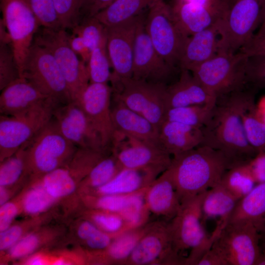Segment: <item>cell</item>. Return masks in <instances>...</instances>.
<instances>
[{
  "label": "cell",
  "mask_w": 265,
  "mask_h": 265,
  "mask_svg": "<svg viewBox=\"0 0 265 265\" xmlns=\"http://www.w3.org/2000/svg\"><path fill=\"white\" fill-rule=\"evenodd\" d=\"M238 200L219 183L207 190L203 198V222L205 225L208 220H216L215 229L221 232L227 225Z\"/></svg>",
  "instance_id": "4dcf8cb0"
},
{
  "label": "cell",
  "mask_w": 265,
  "mask_h": 265,
  "mask_svg": "<svg viewBox=\"0 0 265 265\" xmlns=\"http://www.w3.org/2000/svg\"><path fill=\"white\" fill-rule=\"evenodd\" d=\"M247 59L248 56L239 51L219 52L190 72L217 99L245 87Z\"/></svg>",
  "instance_id": "5b68a950"
},
{
  "label": "cell",
  "mask_w": 265,
  "mask_h": 265,
  "mask_svg": "<svg viewBox=\"0 0 265 265\" xmlns=\"http://www.w3.org/2000/svg\"><path fill=\"white\" fill-rule=\"evenodd\" d=\"M20 78L11 45L0 43V90Z\"/></svg>",
  "instance_id": "bcb514c9"
},
{
  "label": "cell",
  "mask_w": 265,
  "mask_h": 265,
  "mask_svg": "<svg viewBox=\"0 0 265 265\" xmlns=\"http://www.w3.org/2000/svg\"><path fill=\"white\" fill-rule=\"evenodd\" d=\"M64 28H39L33 42L52 54L66 82L72 101H75L90 83L87 64L71 49Z\"/></svg>",
  "instance_id": "8992f818"
},
{
  "label": "cell",
  "mask_w": 265,
  "mask_h": 265,
  "mask_svg": "<svg viewBox=\"0 0 265 265\" xmlns=\"http://www.w3.org/2000/svg\"><path fill=\"white\" fill-rule=\"evenodd\" d=\"M248 56L256 55H265V35L256 36L252 38L239 50Z\"/></svg>",
  "instance_id": "11a10c76"
},
{
  "label": "cell",
  "mask_w": 265,
  "mask_h": 265,
  "mask_svg": "<svg viewBox=\"0 0 265 265\" xmlns=\"http://www.w3.org/2000/svg\"><path fill=\"white\" fill-rule=\"evenodd\" d=\"M18 196L21 213L27 217L54 212L53 209L60 204L51 196L39 182L34 178L30 179Z\"/></svg>",
  "instance_id": "e575fe53"
},
{
  "label": "cell",
  "mask_w": 265,
  "mask_h": 265,
  "mask_svg": "<svg viewBox=\"0 0 265 265\" xmlns=\"http://www.w3.org/2000/svg\"><path fill=\"white\" fill-rule=\"evenodd\" d=\"M67 232L62 224L43 225L26 235L0 255V263H16L36 252L57 245L66 240Z\"/></svg>",
  "instance_id": "ffe728a7"
},
{
  "label": "cell",
  "mask_w": 265,
  "mask_h": 265,
  "mask_svg": "<svg viewBox=\"0 0 265 265\" xmlns=\"http://www.w3.org/2000/svg\"><path fill=\"white\" fill-rule=\"evenodd\" d=\"M197 265H228L221 253L212 245L202 257Z\"/></svg>",
  "instance_id": "9f6ffc18"
},
{
  "label": "cell",
  "mask_w": 265,
  "mask_h": 265,
  "mask_svg": "<svg viewBox=\"0 0 265 265\" xmlns=\"http://www.w3.org/2000/svg\"><path fill=\"white\" fill-rule=\"evenodd\" d=\"M162 172L153 168H123L107 184L88 194L128 195L137 193L147 189Z\"/></svg>",
  "instance_id": "83f0119b"
},
{
  "label": "cell",
  "mask_w": 265,
  "mask_h": 265,
  "mask_svg": "<svg viewBox=\"0 0 265 265\" xmlns=\"http://www.w3.org/2000/svg\"><path fill=\"white\" fill-rule=\"evenodd\" d=\"M242 222L251 223L259 232L265 227V182L238 201L228 224Z\"/></svg>",
  "instance_id": "d6a6232c"
},
{
  "label": "cell",
  "mask_w": 265,
  "mask_h": 265,
  "mask_svg": "<svg viewBox=\"0 0 265 265\" xmlns=\"http://www.w3.org/2000/svg\"><path fill=\"white\" fill-rule=\"evenodd\" d=\"M206 191L182 203L168 222L173 250L185 259V265H197L217 237L213 232L208 234L202 221L201 203Z\"/></svg>",
  "instance_id": "3957f363"
},
{
  "label": "cell",
  "mask_w": 265,
  "mask_h": 265,
  "mask_svg": "<svg viewBox=\"0 0 265 265\" xmlns=\"http://www.w3.org/2000/svg\"><path fill=\"white\" fill-rule=\"evenodd\" d=\"M260 234L251 223H229L214 240V246L228 265H255L261 248Z\"/></svg>",
  "instance_id": "9a60e30c"
},
{
  "label": "cell",
  "mask_w": 265,
  "mask_h": 265,
  "mask_svg": "<svg viewBox=\"0 0 265 265\" xmlns=\"http://www.w3.org/2000/svg\"><path fill=\"white\" fill-rule=\"evenodd\" d=\"M175 1L192 3L221 12H226L231 0H173Z\"/></svg>",
  "instance_id": "6f0895ef"
},
{
  "label": "cell",
  "mask_w": 265,
  "mask_h": 265,
  "mask_svg": "<svg viewBox=\"0 0 265 265\" xmlns=\"http://www.w3.org/2000/svg\"><path fill=\"white\" fill-rule=\"evenodd\" d=\"M246 84L256 90L265 88V55L248 56Z\"/></svg>",
  "instance_id": "681fc988"
},
{
  "label": "cell",
  "mask_w": 265,
  "mask_h": 265,
  "mask_svg": "<svg viewBox=\"0 0 265 265\" xmlns=\"http://www.w3.org/2000/svg\"><path fill=\"white\" fill-rule=\"evenodd\" d=\"M216 100L187 70H180L178 79L166 86V110L189 106L213 105Z\"/></svg>",
  "instance_id": "cb8c5ba5"
},
{
  "label": "cell",
  "mask_w": 265,
  "mask_h": 265,
  "mask_svg": "<svg viewBox=\"0 0 265 265\" xmlns=\"http://www.w3.org/2000/svg\"><path fill=\"white\" fill-rule=\"evenodd\" d=\"M23 146L30 178L41 177L66 165L78 148L62 134L53 116Z\"/></svg>",
  "instance_id": "277c9868"
},
{
  "label": "cell",
  "mask_w": 265,
  "mask_h": 265,
  "mask_svg": "<svg viewBox=\"0 0 265 265\" xmlns=\"http://www.w3.org/2000/svg\"><path fill=\"white\" fill-rule=\"evenodd\" d=\"M144 198L150 213L160 220L169 222L177 214L181 203L169 168L148 187Z\"/></svg>",
  "instance_id": "44dd1931"
},
{
  "label": "cell",
  "mask_w": 265,
  "mask_h": 265,
  "mask_svg": "<svg viewBox=\"0 0 265 265\" xmlns=\"http://www.w3.org/2000/svg\"><path fill=\"white\" fill-rule=\"evenodd\" d=\"M111 84L112 99L142 115L159 130L166 112L167 85L132 78Z\"/></svg>",
  "instance_id": "9c48e42d"
},
{
  "label": "cell",
  "mask_w": 265,
  "mask_h": 265,
  "mask_svg": "<svg viewBox=\"0 0 265 265\" xmlns=\"http://www.w3.org/2000/svg\"><path fill=\"white\" fill-rule=\"evenodd\" d=\"M1 18L11 40L15 59L22 77L24 64L34 36L41 26L25 0H0Z\"/></svg>",
  "instance_id": "7c38bea8"
},
{
  "label": "cell",
  "mask_w": 265,
  "mask_h": 265,
  "mask_svg": "<svg viewBox=\"0 0 265 265\" xmlns=\"http://www.w3.org/2000/svg\"><path fill=\"white\" fill-rule=\"evenodd\" d=\"M58 103L52 98L17 115H0V161L19 150L53 116Z\"/></svg>",
  "instance_id": "52a82bcc"
},
{
  "label": "cell",
  "mask_w": 265,
  "mask_h": 265,
  "mask_svg": "<svg viewBox=\"0 0 265 265\" xmlns=\"http://www.w3.org/2000/svg\"><path fill=\"white\" fill-rule=\"evenodd\" d=\"M146 224L128 230L115 237L105 249L85 251L87 265H125L138 241L145 232Z\"/></svg>",
  "instance_id": "4316f807"
},
{
  "label": "cell",
  "mask_w": 265,
  "mask_h": 265,
  "mask_svg": "<svg viewBox=\"0 0 265 265\" xmlns=\"http://www.w3.org/2000/svg\"><path fill=\"white\" fill-rule=\"evenodd\" d=\"M62 28L72 29L81 20V0H53Z\"/></svg>",
  "instance_id": "c3c4849f"
},
{
  "label": "cell",
  "mask_w": 265,
  "mask_h": 265,
  "mask_svg": "<svg viewBox=\"0 0 265 265\" xmlns=\"http://www.w3.org/2000/svg\"><path fill=\"white\" fill-rule=\"evenodd\" d=\"M244 88L217 98L208 121L201 128L203 138L200 145L222 152L230 168L247 163L257 154L247 141L240 116Z\"/></svg>",
  "instance_id": "6da1fadb"
},
{
  "label": "cell",
  "mask_w": 265,
  "mask_h": 265,
  "mask_svg": "<svg viewBox=\"0 0 265 265\" xmlns=\"http://www.w3.org/2000/svg\"><path fill=\"white\" fill-rule=\"evenodd\" d=\"M53 118L64 136L78 148L111 152L79 104L72 101L58 106Z\"/></svg>",
  "instance_id": "e0dca14e"
},
{
  "label": "cell",
  "mask_w": 265,
  "mask_h": 265,
  "mask_svg": "<svg viewBox=\"0 0 265 265\" xmlns=\"http://www.w3.org/2000/svg\"><path fill=\"white\" fill-rule=\"evenodd\" d=\"M115 238L90 221L78 216L68 227L66 238L85 251H97L106 248Z\"/></svg>",
  "instance_id": "836d02e7"
},
{
  "label": "cell",
  "mask_w": 265,
  "mask_h": 265,
  "mask_svg": "<svg viewBox=\"0 0 265 265\" xmlns=\"http://www.w3.org/2000/svg\"><path fill=\"white\" fill-rule=\"evenodd\" d=\"M221 20L188 37L179 60L178 67L180 70L191 71L219 52Z\"/></svg>",
  "instance_id": "7402d4cb"
},
{
  "label": "cell",
  "mask_w": 265,
  "mask_h": 265,
  "mask_svg": "<svg viewBox=\"0 0 265 265\" xmlns=\"http://www.w3.org/2000/svg\"><path fill=\"white\" fill-rule=\"evenodd\" d=\"M0 162V186L18 189L24 187L30 176L24 146Z\"/></svg>",
  "instance_id": "74e56055"
},
{
  "label": "cell",
  "mask_w": 265,
  "mask_h": 265,
  "mask_svg": "<svg viewBox=\"0 0 265 265\" xmlns=\"http://www.w3.org/2000/svg\"><path fill=\"white\" fill-rule=\"evenodd\" d=\"M21 207L18 195L0 207V232L8 229L14 220L21 214Z\"/></svg>",
  "instance_id": "f907efd6"
},
{
  "label": "cell",
  "mask_w": 265,
  "mask_h": 265,
  "mask_svg": "<svg viewBox=\"0 0 265 265\" xmlns=\"http://www.w3.org/2000/svg\"><path fill=\"white\" fill-rule=\"evenodd\" d=\"M265 9V0H231L221 20L219 52L239 51L261 25Z\"/></svg>",
  "instance_id": "ba28073f"
},
{
  "label": "cell",
  "mask_w": 265,
  "mask_h": 265,
  "mask_svg": "<svg viewBox=\"0 0 265 265\" xmlns=\"http://www.w3.org/2000/svg\"><path fill=\"white\" fill-rule=\"evenodd\" d=\"M136 193L128 195H83L79 196L86 208L121 213L131 203Z\"/></svg>",
  "instance_id": "7bdbcfd3"
},
{
  "label": "cell",
  "mask_w": 265,
  "mask_h": 265,
  "mask_svg": "<svg viewBox=\"0 0 265 265\" xmlns=\"http://www.w3.org/2000/svg\"><path fill=\"white\" fill-rule=\"evenodd\" d=\"M111 116L115 131L159 144V129L156 126L142 115L112 97Z\"/></svg>",
  "instance_id": "484cf974"
},
{
  "label": "cell",
  "mask_w": 265,
  "mask_h": 265,
  "mask_svg": "<svg viewBox=\"0 0 265 265\" xmlns=\"http://www.w3.org/2000/svg\"><path fill=\"white\" fill-rule=\"evenodd\" d=\"M219 183L238 200L248 194L257 184L247 163L228 169Z\"/></svg>",
  "instance_id": "60d3db41"
},
{
  "label": "cell",
  "mask_w": 265,
  "mask_h": 265,
  "mask_svg": "<svg viewBox=\"0 0 265 265\" xmlns=\"http://www.w3.org/2000/svg\"><path fill=\"white\" fill-rule=\"evenodd\" d=\"M112 88L108 83H89L77 102L100 135L104 146L111 150L115 132L111 116Z\"/></svg>",
  "instance_id": "d6986e66"
},
{
  "label": "cell",
  "mask_w": 265,
  "mask_h": 265,
  "mask_svg": "<svg viewBox=\"0 0 265 265\" xmlns=\"http://www.w3.org/2000/svg\"><path fill=\"white\" fill-rule=\"evenodd\" d=\"M185 259L173 248L168 222H149L125 265H185Z\"/></svg>",
  "instance_id": "4fadbf2b"
},
{
  "label": "cell",
  "mask_w": 265,
  "mask_h": 265,
  "mask_svg": "<svg viewBox=\"0 0 265 265\" xmlns=\"http://www.w3.org/2000/svg\"><path fill=\"white\" fill-rule=\"evenodd\" d=\"M155 0H115L94 17L106 27L114 26L140 15Z\"/></svg>",
  "instance_id": "d590c367"
},
{
  "label": "cell",
  "mask_w": 265,
  "mask_h": 265,
  "mask_svg": "<svg viewBox=\"0 0 265 265\" xmlns=\"http://www.w3.org/2000/svg\"><path fill=\"white\" fill-rule=\"evenodd\" d=\"M201 129L181 123L164 121L159 130V142L174 156L192 149L202 141Z\"/></svg>",
  "instance_id": "f546056e"
},
{
  "label": "cell",
  "mask_w": 265,
  "mask_h": 265,
  "mask_svg": "<svg viewBox=\"0 0 265 265\" xmlns=\"http://www.w3.org/2000/svg\"><path fill=\"white\" fill-rule=\"evenodd\" d=\"M1 91L0 113L17 115L26 112L49 98L25 78H20Z\"/></svg>",
  "instance_id": "603a6c76"
},
{
  "label": "cell",
  "mask_w": 265,
  "mask_h": 265,
  "mask_svg": "<svg viewBox=\"0 0 265 265\" xmlns=\"http://www.w3.org/2000/svg\"><path fill=\"white\" fill-rule=\"evenodd\" d=\"M215 104L169 108L166 110L164 121L177 122L201 129L208 121Z\"/></svg>",
  "instance_id": "b9f144b4"
},
{
  "label": "cell",
  "mask_w": 265,
  "mask_h": 265,
  "mask_svg": "<svg viewBox=\"0 0 265 265\" xmlns=\"http://www.w3.org/2000/svg\"><path fill=\"white\" fill-rule=\"evenodd\" d=\"M123 167L111 152L101 159L80 184L78 194H88L104 186L118 174Z\"/></svg>",
  "instance_id": "8d00e7d4"
},
{
  "label": "cell",
  "mask_w": 265,
  "mask_h": 265,
  "mask_svg": "<svg viewBox=\"0 0 265 265\" xmlns=\"http://www.w3.org/2000/svg\"><path fill=\"white\" fill-rule=\"evenodd\" d=\"M22 78L59 104L72 102L63 74L52 54L33 42L26 58Z\"/></svg>",
  "instance_id": "8fae6325"
},
{
  "label": "cell",
  "mask_w": 265,
  "mask_h": 265,
  "mask_svg": "<svg viewBox=\"0 0 265 265\" xmlns=\"http://www.w3.org/2000/svg\"><path fill=\"white\" fill-rule=\"evenodd\" d=\"M19 189L0 186V206L12 199L14 193Z\"/></svg>",
  "instance_id": "680465c9"
},
{
  "label": "cell",
  "mask_w": 265,
  "mask_h": 265,
  "mask_svg": "<svg viewBox=\"0 0 265 265\" xmlns=\"http://www.w3.org/2000/svg\"><path fill=\"white\" fill-rule=\"evenodd\" d=\"M25 0L33 12L41 27L54 29L62 28L53 0Z\"/></svg>",
  "instance_id": "7dc6e473"
},
{
  "label": "cell",
  "mask_w": 265,
  "mask_h": 265,
  "mask_svg": "<svg viewBox=\"0 0 265 265\" xmlns=\"http://www.w3.org/2000/svg\"><path fill=\"white\" fill-rule=\"evenodd\" d=\"M68 42L73 51L87 64L91 54V51L82 38L72 33L68 35Z\"/></svg>",
  "instance_id": "db71d44e"
},
{
  "label": "cell",
  "mask_w": 265,
  "mask_h": 265,
  "mask_svg": "<svg viewBox=\"0 0 265 265\" xmlns=\"http://www.w3.org/2000/svg\"><path fill=\"white\" fill-rule=\"evenodd\" d=\"M247 164L257 184L265 182V151L257 153Z\"/></svg>",
  "instance_id": "816d5d0a"
},
{
  "label": "cell",
  "mask_w": 265,
  "mask_h": 265,
  "mask_svg": "<svg viewBox=\"0 0 265 265\" xmlns=\"http://www.w3.org/2000/svg\"><path fill=\"white\" fill-rule=\"evenodd\" d=\"M169 168L182 203L217 185L230 164L220 151L199 145L172 156Z\"/></svg>",
  "instance_id": "7a4b0ae2"
},
{
  "label": "cell",
  "mask_w": 265,
  "mask_h": 265,
  "mask_svg": "<svg viewBox=\"0 0 265 265\" xmlns=\"http://www.w3.org/2000/svg\"><path fill=\"white\" fill-rule=\"evenodd\" d=\"M83 172L71 162L54 170L37 180L53 198L62 204L63 201L79 197L78 190L80 184L84 178Z\"/></svg>",
  "instance_id": "f1b7e54d"
},
{
  "label": "cell",
  "mask_w": 265,
  "mask_h": 265,
  "mask_svg": "<svg viewBox=\"0 0 265 265\" xmlns=\"http://www.w3.org/2000/svg\"><path fill=\"white\" fill-rule=\"evenodd\" d=\"M255 265H265V250L261 249L260 254Z\"/></svg>",
  "instance_id": "91938a15"
},
{
  "label": "cell",
  "mask_w": 265,
  "mask_h": 265,
  "mask_svg": "<svg viewBox=\"0 0 265 265\" xmlns=\"http://www.w3.org/2000/svg\"><path fill=\"white\" fill-rule=\"evenodd\" d=\"M115 0H81V20L94 16ZM81 21V20H80Z\"/></svg>",
  "instance_id": "f5cc1de1"
},
{
  "label": "cell",
  "mask_w": 265,
  "mask_h": 265,
  "mask_svg": "<svg viewBox=\"0 0 265 265\" xmlns=\"http://www.w3.org/2000/svg\"><path fill=\"white\" fill-rule=\"evenodd\" d=\"M257 90L244 88L240 113L247 141L256 151H265V121L255 102Z\"/></svg>",
  "instance_id": "1f68e13d"
},
{
  "label": "cell",
  "mask_w": 265,
  "mask_h": 265,
  "mask_svg": "<svg viewBox=\"0 0 265 265\" xmlns=\"http://www.w3.org/2000/svg\"><path fill=\"white\" fill-rule=\"evenodd\" d=\"M55 216L53 212L27 217L13 223L8 229L0 233V255L4 253L26 235L38 227L48 224Z\"/></svg>",
  "instance_id": "f35d334b"
},
{
  "label": "cell",
  "mask_w": 265,
  "mask_h": 265,
  "mask_svg": "<svg viewBox=\"0 0 265 265\" xmlns=\"http://www.w3.org/2000/svg\"><path fill=\"white\" fill-rule=\"evenodd\" d=\"M87 67L90 83H108L110 81L111 65L106 42L91 51Z\"/></svg>",
  "instance_id": "ee69618b"
},
{
  "label": "cell",
  "mask_w": 265,
  "mask_h": 265,
  "mask_svg": "<svg viewBox=\"0 0 265 265\" xmlns=\"http://www.w3.org/2000/svg\"><path fill=\"white\" fill-rule=\"evenodd\" d=\"M170 6L177 26L187 37L212 26L226 13L188 2L173 1Z\"/></svg>",
  "instance_id": "d4e9b609"
},
{
  "label": "cell",
  "mask_w": 265,
  "mask_h": 265,
  "mask_svg": "<svg viewBox=\"0 0 265 265\" xmlns=\"http://www.w3.org/2000/svg\"><path fill=\"white\" fill-rule=\"evenodd\" d=\"M255 35L256 36H263L265 35V9L260 28L258 32L256 33H255Z\"/></svg>",
  "instance_id": "94428289"
},
{
  "label": "cell",
  "mask_w": 265,
  "mask_h": 265,
  "mask_svg": "<svg viewBox=\"0 0 265 265\" xmlns=\"http://www.w3.org/2000/svg\"><path fill=\"white\" fill-rule=\"evenodd\" d=\"M144 15V11L124 23L106 27V47L112 69L111 84L132 78L135 34Z\"/></svg>",
  "instance_id": "2e32d148"
},
{
  "label": "cell",
  "mask_w": 265,
  "mask_h": 265,
  "mask_svg": "<svg viewBox=\"0 0 265 265\" xmlns=\"http://www.w3.org/2000/svg\"><path fill=\"white\" fill-rule=\"evenodd\" d=\"M144 15L136 30L133 59L132 78L167 84L175 68L169 65L154 48L145 29Z\"/></svg>",
  "instance_id": "ac0fdd59"
},
{
  "label": "cell",
  "mask_w": 265,
  "mask_h": 265,
  "mask_svg": "<svg viewBox=\"0 0 265 265\" xmlns=\"http://www.w3.org/2000/svg\"><path fill=\"white\" fill-rule=\"evenodd\" d=\"M261 236L260 245V248L265 250V227L260 232Z\"/></svg>",
  "instance_id": "6125c7cd"
},
{
  "label": "cell",
  "mask_w": 265,
  "mask_h": 265,
  "mask_svg": "<svg viewBox=\"0 0 265 265\" xmlns=\"http://www.w3.org/2000/svg\"><path fill=\"white\" fill-rule=\"evenodd\" d=\"M111 152L123 168H153L164 172L172 156L158 143L140 139L115 131Z\"/></svg>",
  "instance_id": "5bb4252c"
},
{
  "label": "cell",
  "mask_w": 265,
  "mask_h": 265,
  "mask_svg": "<svg viewBox=\"0 0 265 265\" xmlns=\"http://www.w3.org/2000/svg\"><path fill=\"white\" fill-rule=\"evenodd\" d=\"M72 31L82 38L91 52L106 42V28L94 16L82 19Z\"/></svg>",
  "instance_id": "f6af8a7d"
},
{
  "label": "cell",
  "mask_w": 265,
  "mask_h": 265,
  "mask_svg": "<svg viewBox=\"0 0 265 265\" xmlns=\"http://www.w3.org/2000/svg\"><path fill=\"white\" fill-rule=\"evenodd\" d=\"M145 27L158 53L171 67H178L188 37L180 30L164 0H155L149 7Z\"/></svg>",
  "instance_id": "30bf717a"
},
{
  "label": "cell",
  "mask_w": 265,
  "mask_h": 265,
  "mask_svg": "<svg viewBox=\"0 0 265 265\" xmlns=\"http://www.w3.org/2000/svg\"><path fill=\"white\" fill-rule=\"evenodd\" d=\"M76 213L77 216L90 221L103 231L115 237L131 230L122 216L118 213L83 206Z\"/></svg>",
  "instance_id": "ab89813d"
}]
</instances>
